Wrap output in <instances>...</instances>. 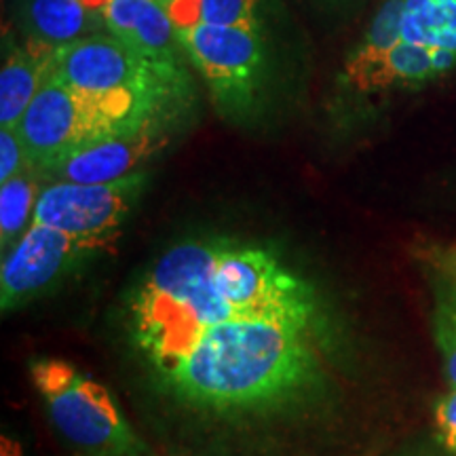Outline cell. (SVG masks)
I'll return each mask as SVG.
<instances>
[{
	"label": "cell",
	"instance_id": "2",
	"mask_svg": "<svg viewBox=\"0 0 456 456\" xmlns=\"http://www.w3.org/2000/svg\"><path fill=\"white\" fill-rule=\"evenodd\" d=\"M167 108L134 94H89L51 77L17 125L32 167L47 169L89 142Z\"/></svg>",
	"mask_w": 456,
	"mask_h": 456
},
{
	"label": "cell",
	"instance_id": "18",
	"mask_svg": "<svg viewBox=\"0 0 456 456\" xmlns=\"http://www.w3.org/2000/svg\"><path fill=\"white\" fill-rule=\"evenodd\" d=\"M436 423L442 442L456 456V389H450L436 406Z\"/></svg>",
	"mask_w": 456,
	"mask_h": 456
},
{
	"label": "cell",
	"instance_id": "20",
	"mask_svg": "<svg viewBox=\"0 0 456 456\" xmlns=\"http://www.w3.org/2000/svg\"><path fill=\"white\" fill-rule=\"evenodd\" d=\"M454 277H456V258H454Z\"/></svg>",
	"mask_w": 456,
	"mask_h": 456
},
{
	"label": "cell",
	"instance_id": "19",
	"mask_svg": "<svg viewBox=\"0 0 456 456\" xmlns=\"http://www.w3.org/2000/svg\"><path fill=\"white\" fill-rule=\"evenodd\" d=\"M0 456H26L24 454V448H21V444L15 440V437H11L4 433L3 437H0Z\"/></svg>",
	"mask_w": 456,
	"mask_h": 456
},
{
	"label": "cell",
	"instance_id": "6",
	"mask_svg": "<svg viewBox=\"0 0 456 456\" xmlns=\"http://www.w3.org/2000/svg\"><path fill=\"white\" fill-rule=\"evenodd\" d=\"M53 77L89 94H134L167 108L186 89V74L140 55L110 32H98L55 49Z\"/></svg>",
	"mask_w": 456,
	"mask_h": 456
},
{
	"label": "cell",
	"instance_id": "10",
	"mask_svg": "<svg viewBox=\"0 0 456 456\" xmlns=\"http://www.w3.org/2000/svg\"><path fill=\"white\" fill-rule=\"evenodd\" d=\"M106 32L174 72H184V47L163 0H102ZM186 74V72H184Z\"/></svg>",
	"mask_w": 456,
	"mask_h": 456
},
{
	"label": "cell",
	"instance_id": "1",
	"mask_svg": "<svg viewBox=\"0 0 456 456\" xmlns=\"http://www.w3.org/2000/svg\"><path fill=\"white\" fill-rule=\"evenodd\" d=\"M317 328L237 317L203 328L152 368L163 389L214 414L269 412L300 402L322 379Z\"/></svg>",
	"mask_w": 456,
	"mask_h": 456
},
{
	"label": "cell",
	"instance_id": "14",
	"mask_svg": "<svg viewBox=\"0 0 456 456\" xmlns=\"http://www.w3.org/2000/svg\"><path fill=\"white\" fill-rule=\"evenodd\" d=\"M175 26L249 28L262 32L260 0H163Z\"/></svg>",
	"mask_w": 456,
	"mask_h": 456
},
{
	"label": "cell",
	"instance_id": "11",
	"mask_svg": "<svg viewBox=\"0 0 456 456\" xmlns=\"http://www.w3.org/2000/svg\"><path fill=\"white\" fill-rule=\"evenodd\" d=\"M102 0H21L20 21L26 41L60 49L104 32Z\"/></svg>",
	"mask_w": 456,
	"mask_h": 456
},
{
	"label": "cell",
	"instance_id": "4",
	"mask_svg": "<svg viewBox=\"0 0 456 456\" xmlns=\"http://www.w3.org/2000/svg\"><path fill=\"white\" fill-rule=\"evenodd\" d=\"M212 283L237 317L317 328L319 305L313 285L269 249L216 241Z\"/></svg>",
	"mask_w": 456,
	"mask_h": 456
},
{
	"label": "cell",
	"instance_id": "17",
	"mask_svg": "<svg viewBox=\"0 0 456 456\" xmlns=\"http://www.w3.org/2000/svg\"><path fill=\"white\" fill-rule=\"evenodd\" d=\"M26 169L34 167L20 129L0 127V182H7Z\"/></svg>",
	"mask_w": 456,
	"mask_h": 456
},
{
	"label": "cell",
	"instance_id": "8",
	"mask_svg": "<svg viewBox=\"0 0 456 456\" xmlns=\"http://www.w3.org/2000/svg\"><path fill=\"white\" fill-rule=\"evenodd\" d=\"M146 180V171L108 184L53 180L43 186L32 222L72 235H121L123 224L144 192Z\"/></svg>",
	"mask_w": 456,
	"mask_h": 456
},
{
	"label": "cell",
	"instance_id": "15",
	"mask_svg": "<svg viewBox=\"0 0 456 456\" xmlns=\"http://www.w3.org/2000/svg\"><path fill=\"white\" fill-rule=\"evenodd\" d=\"M37 169H26L7 182H0V248L3 254L24 237L34 220V209L41 197Z\"/></svg>",
	"mask_w": 456,
	"mask_h": 456
},
{
	"label": "cell",
	"instance_id": "7",
	"mask_svg": "<svg viewBox=\"0 0 456 456\" xmlns=\"http://www.w3.org/2000/svg\"><path fill=\"white\" fill-rule=\"evenodd\" d=\"M121 235H72L57 228L30 224L24 237L3 254L0 306L15 311L51 292L100 254L112 252Z\"/></svg>",
	"mask_w": 456,
	"mask_h": 456
},
{
	"label": "cell",
	"instance_id": "9",
	"mask_svg": "<svg viewBox=\"0 0 456 456\" xmlns=\"http://www.w3.org/2000/svg\"><path fill=\"white\" fill-rule=\"evenodd\" d=\"M165 118V112L151 114L142 121L77 148L38 174H45L51 182L108 184L144 171V165L155 159L169 142Z\"/></svg>",
	"mask_w": 456,
	"mask_h": 456
},
{
	"label": "cell",
	"instance_id": "3",
	"mask_svg": "<svg viewBox=\"0 0 456 456\" xmlns=\"http://www.w3.org/2000/svg\"><path fill=\"white\" fill-rule=\"evenodd\" d=\"M28 368L51 423L68 444L89 456L144 452V444L104 385L60 357H34Z\"/></svg>",
	"mask_w": 456,
	"mask_h": 456
},
{
	"label": "cell",
	"instance_id": "5",
	"mask_svg": "<svg viewBox=\"0 0 456 456\" xmlns=\"http://www.w3.org/2000/svg\"><path fill=\"white\" fill-rule=\"evenodd\" d=\"M186 60L208 85L224 117H248L262 100L269 77V49L258 30L222 26L178 28Z\"/></svg>",
	"mask_w": 456,
	"mask_h": 456
},
{
	"label": "cell",
	"instance_id": "13",
	"mask_svg": "<svg viewBox=\"0 0 456 456\" xmlns=\"http://www.w3.org/2000/svg\"><path fill=\"white\" fill-rule=\"evenodd\" d=\"M397 38L456 61V0H402Z\"/></svg>",
	"mask_w": 456,
	"mask_h": 456
},
{
	"label": "cell",
	"instance_id": "16",
	"mask_svg": "<svg viewBox=\"0 0 456 456\" xmlns=\"http://www.w3.org/2000/svg\"><path fill=\"white\" fill-rule=\"evenodd\" d=\"M433 332H436L437 349L442 353L450 389H456V289L437 302Z\"/></svg>",
	"mask_w": 456,
	"mask_h": 456
},
{
	"label": "cell",
	"instance_id": "12",
	"mask_svg": "<svg viewBox=\"0 0 456 456\" xmlns=\"http://www.w3.org/2000/svg\"><path fill=\"white\" fill-rule=\"evenodd\" d=\"M55 49L11 43L0 70V127H17L53 72Z\"/></svg>",
	"mask_w": 456,
	"mask_h": 456
}]
</instances>
